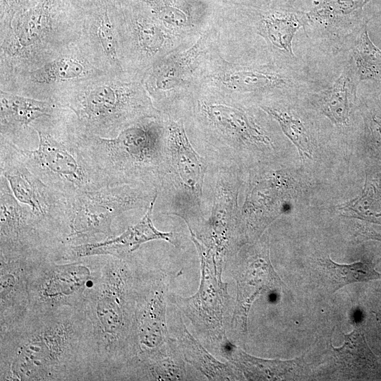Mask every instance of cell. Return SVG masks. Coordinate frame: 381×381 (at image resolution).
<instances>
[{
	"instance_id": "6da1fadb",
	"label": "cell",
	"mask_w": 381,
	"mask_h": 381,
	"mask_svg": "<svg viewBox=\"0 0 381 381\" xmlns=\"http://www.w3.org/2000/svg\"><path fill=\"white\" fill-rule=\"evenodd\" d=\"M0 380H102L92 326L84 310L28 311L0 331Z\"/></svg>"
},
{
	"instance_id": "7a4b0ae2",
	"label": "cell",
	"mask_w": 381,
	"mask_h": 381,
	"mask_svg": "<svg viewBox=\"0 0 381 381\" xmlns=\"http://www.w3.org/2000/svg\"><path fill=\"white\" fill-rule=\"evenodd\" d=\"M95 258L82 308L92 326L102 380H123L137 356L135 314L143 270L130 255Z\"/></svg>"
},
{
	"instance_id": "3957f363",
	"label": "cell",
	"mask_w": 381,
	"mask_h": 381,
	"mask_svg": "<svg viewBox=\"0 0 381 381\" xmlns=\"http://www.w3.org/2000/svg\"><path fill=\"white\" fill-rule=\"evenodd\" d=\"M53 101L67 109L76 131L85 135L112 138L137 121L162 115L144 86L143 76L128 71L82 82Z\"/></svg>"
},
{
	"instance_id": "277c9868",
	"label": "cell",
	"mask_w": 381,
	"mask_h": 381,
	"mask_svg": "<svg viewBox=\"0 0 381 381\" xmlns=\"http://www.w3.org/2000/svg\"><path fill=\"white\" fill-rule=\"evenodd\" d=\"M80 6L75 0H40L0 31V80L34 69L81 35Z\"/></svg>"
},
{
	"instance_id": "5b68a950",
	"label": "cell",
	"mask_w": 381,
	"mask_h": 381,
	"mask_svg": "<svg viewBox=\"0 0 381 381\" xmlns=\"http://www.w3.org/2000/svg\"><path fill=\"white\" fill-rule=\"evenodd\" d=\"M78 133L80 148L109 185L159 188L167 169L162 114L142 119L112 138Z\"/></svg>"
},
{
	"instance_id": "8992f818",
	"label": "cell",
	"mask_w": 381,
	"mask_h": 381,
	"mask_svg": "<svg viewBox=\"0 0 381 381\" xmlns=\"http://www.w3.org/2000/svg\"><path fill=\"white\" fill-rule=\"evenodd\" d=\"M32 129L38 135L37 147L28 150L18 146V152L44 183L66 198L109 185L83 153L64 108L58 116L38 121Z\"/></svg>"
},
{
	"instance_id": "52a82bcc",
	"label": "cell",
	"mask_w": 381,
	"mask_h": 381,
	"mask_svg": "<svg viewBox=\"0 0 381 381\" xmlns=\"http://www.w3.org/2000/svg\"><path fill=\"white\" fill-rule=\"evenodd\" d=\"M157 193L158 188L154 187L119 183L67 198L66 236L61 255L69 248L114 236V221L131 210L148 208Z\"/></svg>"
},
{
	"instance_id": "ba28073f",
	"label": "cell",
	"mask_w": 381,
	"mask_h": 381,
	"mask_svg": "<svg viewBox=\"0 0 381 381\" xmlns=\"http://www.w3.org/2000/svg\"><path fill=\"white\" fill-rule=\"evenodd\" d=\"M0 172L16 198L30 210L44 252L57 259L64 248L67 198L35 175L20 159L18 145L3 138Z\"/></svg>"
},
{
	"instance_id": "9c48e42d",
	"label": "cell",
	"mask_w": 381,
	"mask_h": 381,
	"mask_svg": "<svg viewBox=\"0 0 381 381\" xmlns=\"http://www.w3.org/2000/svg\"><path fill=\"white\" fill-rule=\"evenodd\" d=\"M194 110L202 135L201 148L220 167L234 169L246 151L274 148L272 139L253 117L229 100L204 97Z\"/></svg>"
},
{
	"instance_id": "30bf717a",
	"label": "cell",
	"mask_w": 381,
	"mask_h": 381,
	"mask_svg": "<svg viewBox=\"0 0 381 381\" xmlns=\"http://www.w3.org/2000/svg\"><path fill=\"white\" fill-rule=\"evenodd\" d=\"M165 127L167 169L159 188L170 199L171 214L181 217L187 226L205 219L202 189L207 162L192 145L183 121L163 116Z\"/></svg>"
},
{
	"instance_id": "8fae6325",
	"label": "cell",
	"mask_w": 381,
	"mask_h": 381,
	"mask_svg": "<svg viewBox=\"0 0 381 381\" xmlns=\"http://www.w3.org/2000/svg\"><path fill=\"white\" fill-rule=\"evenodd\" d=\"M200 262V281L197 292L188 297L170 295L182 315L190 322L198 335L219 353L229 341L225 328L229 295L228 284L222 279V270L214 251L190 236Z\"/></svg>"
},
{
	"instance_id": "7c38bea8",
	"label": "cell",
	"mask_w": 381,
	"mask_h": 381,
	"mask_svg": "<svg viewBox=\"0 0 381 381\" xmlns=\"http://www.w3.org/2000/svg\"><path fill=\"white\" fill-rule=\"evenodd\" d=\"M105 74L79 39L40 66L0 80V90L53 101L63 91Z\"/></svg>"
},
{
	"instance_id": "4fadbf2b",
	"label": "cell",
	"mask_w": 381,
	"mask_h": 381,
	"mask_svg": "<svg viewBox=\"0 0 381 381\" xmlns=\"http://www.w3.org/2000/svg\"><path fill=\"white\" fill-rule=\"evenodd\" d=\"M95 256L58 262L33 256L28 273V311L81 307L94 277Z\"/></svg>"
},
{
	"instance_id": "5bb4252c",
	"label": "cell",
	"mask_w": 381,
	"mask_h": 381,
	"mask_svg": "<svg viewBox=\"0 0 381 381\" xmlns=\"http://www.w3.org/2000/svg\"><path fill=\"white\" fill-rule=\"evenodd\" d=\"M217 174L209 218L188 228L190 236L214 251L217 265L223 270L226 262L242 247L238 207L239 185L234 169L220 167Z\"/></svg>"
},
{
	"instance_id": "9a60e30c",
	"label": "cell",
	"mask_w": 381,
	"mask_h": 381,
	"mask_svg": "<svg viewBox=\"0 0 381 381\" xmlns=\"http://www.w3.org/2000/svg\"><path fill=\"white\" fill-rule=\"evenodd\" d=\"M253 243L235 255L238 260L234 273L236 296L230 327L240 341L247 338L248 314L255 301L261 296L275 299L284 286L271 263L268 243Z\"/></svg>"
},
{
	"instance_id": "2e32d148",
	"label": "cell",
	"mask_w": 381,
	"mask_h": 381,
	"mask_svg": "<svg viewBox=\"0 0 381 381\" xmlns=\"http://www.w3.org/2000/svg\"><path fill=\"white\" fill-rule=\"evenodd\" d=\"M121 25L123 67L143 76L155 63L173 52L176 33L151 13L122 4Z\"/></svg>"
},
{
	"instance_id": "e0dca14e",
	"label": "cell",
	"mask_w": 381,
	"mask_h": 381,
	"mask_svg": "<svg viewBox=\"0 0 381 381\" xmlns=\"http://www.w3.org/2000/svg\"><path fill=\"white\" fill-rule=\"evenodd\" d=\"M81 11L80 39L98 66L109 74L125 72L122 5L114 0H75Z\"/></svg>"
},
{
	"instance_id": "ac0fdd59",
	"label": "cell",
	"mask_w": 381,
	"mask_h": 381,
	"mask_svg": "<svg viewBox=\"0 0 381 381\" xmlns=\"http://www.w3.org/2000/svg\"><path fill=\"white\" fill-rule=\"evenodd\" d=\"M169 285V276L166 273L142 272L135 314L137 356L132 363L158 349L170 338L167 321Z\"/></svg>"
},
{
	"instance_id": "d6986e66",
	"label": "cell",
	"mask_w": 381,
	"mask_h": 381,
	"mask_svg": "<svg viewBox=\"0 0 381 381\" xmlns=\"http://www.w3.org/2000/svg\"><path fill=\"white\" fill-rule=\"evenodd\" d=\"M203 34L189 48L164 57L143 75V83L157 110L166 113L172 94L189 82L206 48Z\"/></svg>"
},
{
	"instance_id": "ffe728a7",
	"label": "cell",
	"mask_w": 381,
	"mask_h": 381,
	"mask_svg": "<svg viewBox=\"0 0 381 381\" xmlns=\"http://www.w3.org/2000/svg\"><path fill=\"white\" fill-rule=\"evenodd\" d=\"M0 253L43 254L32 214L0 174Z\"/></svg>"
},
{
	"instance_id": "44dd1931",
	"label": "cell",
	"mask_w": 381,
	"mask_h": 381,
	"mask_svg": "<svg viewBox=\"0 0 381 381\" xmlns=\"http://www.w3.org/2000/svg\"><path fill=\"white\" fill-rule=\"evenodd\" d=\"M35 255L0 253V331L21 321L28 312V273Z\"/></svg>"
},
{
	"instance_id": "7402d4cb",
	"label": "cell",
	"mask_w": 381,
	"mask_h": 381,
	"mask_svg": "<svg viewBox=\"0 0 381 381\" xmlns=\"http://www.w3.org/2000/svg\"><path fill=\"white\" fill-rule=\"evenodd\" d=\"M158 193L152 200L145 215L135 225L128 227L119 236L101 241L79 245L67 249L63 261H73L96 255H112L120 258L129 256L142 244L154 240H164L176 245L172 231L162 232L157 230L152 220V210Z\"/></svg>"
},
{
	"instance_id": "603a6c76",
	"label": "cell",
	"mask_w": 381,
	"mask_h": 381,
	"mask_svg": "<svg viewBox=\"0 0 381 381\" xmlns=\"http://www.w3.org/2000/svg\"><path fill=\"white\" fill-rule=\"evenodd\" d=\"M63 107L52 100L38 99L0 90V138L17 145L32 132L38 121L58 116Z\"/></svg>"
},
{
	"instance_id": "cb8c5ba5",
	"label": "cell",
	"mask_w": 381,
	"mask_h": 381,
	"mask_svg": "<svg viewBox=\"0 0 381 381\" xmlns=\"http://www.w3.org/2000/svg\"><path fill=\"white\" fill-rule=\"evenodd\" d=\"M181 315L179 310L174 311L170 328L185 361L209 380H242L243 376L236 366L216 359L195 339L186 328Z\"/></svg>"
},
{
	"instance_id": "d4e9b609",
	"label": "cell",
	"mask_w": 381,
	"mask_h": 381,
	"mask_svg": "<svg viewBox=\"0 0 381 381\" xmlns=\"http://www.w3.org/2000/svg\"><path fill=\"white\" fill-rule=\"evenodd\" d=\"M219 354L236 366L248 380H283L299 377L304 365L303 356L294 360L263 359L253 356L229 340Z\"/></svg>"
},
{
	"instance_id": "484cf974",
	"label": "cell",
	"mask_w": 381,
	"mask_h": 381,
	"mask_svg": "<svg viewBox=\"0 0 381 381\" xmlns=\"http://www.w3.org/2000/svg\"><path fill=\"white\" fill-rule=\"evenodd\" d=\"M185 362L176 340L170 337L158 349L136 358L125 380H183L186 378Z\"/></svg>"
},
{
	"instance_id": "4316f807",
	"label": "cell",
	"mask_w": 381,
	"mask_h": 381,
	"mask_svg": "<svg viewBox=\"0 0 381 381\" xmlns=\"http://www.w3.org/2000/svg\"><path fill=\"white\" fill-rule=\"evenodd\" d=\"M212 85L234 93L260 92L280 87L285 80L266 70L249 68H226L210 76Z\"/></svg>"
},
{
	"instance_id": "83f0119b",
	"label": "cell",
	"mask_w": 381,
	"mask_h": 381,
	"mask_svg": "<svg viewBox=\"0 0 381 381\" xmlns=\"http://www.w3.org/2000/svg\"><path fill=\"white\" fill-rule=\"evenodd\" d=\"M353 75L351 66L346 68L320 97L318 103L322 112L333 123L344 124L349 121L355 97Z\"/></svg>"
},
{
	"instance_id": "f1b7e54d",
	"label": "cell",
	"mask_w": 381,
	"mask_h": 381,
	"mask_svg": "<svg viewBox=\"0 0 381 381\" xmlns=\"http://www.w3.org/2000/svg\"><path fill=\"white\" fill-rule=\"evenodd\" d=\"M306 20L295 13H274L263 17L258 27L261 35L273 47L294 56L292 42L296 32L304 27Z\"/></svg>"
},
{
	"instance_id": "f546056e",
	"label": "cell",
	"mask_w": 381,
	"mask_h": 381,
	"mask_svg": "<svg viewBox=\"0 0 381 381\" xmlns=\"http://www.w3.org/2000/svg\"><path fill=\"white\" fill-rule=\"evenodd\" d=\"M319 265L331 291L334 292L347 284L381 279L370 261H358L352 264H339L329 257L319 260Z\"/></svg>"
},
{
	"instance_id": "4dcf8cb0",
	"label": "cell",
	"mask_w": 381,
	"mask_h": 381,
	"mask_svg": "<svg viewBox=\"0 0 381 381\" xmlns=\"http://www.w3.org/2000/svg\"><path fill=\"white\" fill-rule=\"evenodd\" d=\"M344 344L342 346H332L337 363L344 370L356 371L372 368L375 364V358L369 349L363 333L355 329L352 332L344 334Z\"/></svg>"
},
{
	"instance_id": "1f68e13d",
	"label": "cell",
	"mask_w": 381,
	"mask_h": 381,
	"mask_svg": "<svg viewBox=\"0 0 381 381\" xmlns=\"http://www.w3.org/2000/svg\"><path fill=\"white\" fill-rule=\"evenodd\" d=\"M339 209L344 216L381 224V187L366 180L361 194Z\"/></svg>"
},
{
	"instance_id": "d6a6232c",
	"label": "cell",
	"mask_w": 381,
	"mask_h": 381,
	"mask_svg": "<svg viewBox=\"0 0 381 381\" xmlns=\"http://www.w3.org/2000/svg\"><path fill=\"white\" fill-rule=\"evenodd\" d=\"M355 69L359 80L381 79V51L370 41L364 25L354 49Z\"/></svg>"
},
{
	"instance_id": "836d02e7",
	"label": "cell",
	"mask_w": 381,
	"mask_h": 381,
	"mask_svg": "<svg viewBox=\"0 0 381 381\" xmlns=\"http://www.w3.org/2000/svg\"><path fill=\"white\" fill-rule=\"evenodd\" d=\"M260 107L278 122L283 133L297 147L300 156L311 158V140L303 123L289 112L279 108L270 106Z\"/></svg>"
},
{
	"instance_id": "e575fe53",
	"label": "cell",
	"mask_w": 381,
	"mask_h": 381,
	"mask_svg": "<svg viewBox=\"0 0 381 381\" xmlns=\"http://www.w3.org/2000/svg\"><path fill=\"white\" fill-rule=\"evenodd\" d=\"M370 0H323L313 10L312 16L320 20L348 16L360 11Z\"/></svg>"
},
{
	"instance_id": "d590c367",
	"label": "cell",
	"mask_w": 381,
	"mask_h": 381,
	"mask_svg": "<svg viewBox=\"0 0 381 381\" xmlns=\"http://www.w3.org/2000/svg\"><path fill=\"white\" fill-rule=\"evenodd\" d=\"M40 0H0V31L8 29L15 16L35 6Z\"/></svg>"
},
{
	"instance_id": "8d00e7d4",
	"label": "cell",
	"mask_w": 381,
	"mask_h": 381,
	"mask_svg": "<svg viewBox=\"0 0 381 381\" xmlns=\"http://www.w3.org/2000/svg\"><path fill=\"white\" fill-rule=\"evenodd\" d=\"M370 128L376 144L381 150V121L375 116L372 117Z\"/></svg>"
},
{
	"instance_id": "74e56055",
	"label": "cell",
	"mask_w": 381,
	"mask_h": 381,
	"mask_svg": "<svg viewBox=\"0 0 381 381\" xmlns=\"http://www.w3.org/2000/svg\"><path fill=\"white\" fill-rule=\"evenodd\" d=\"M365 236L367 239H374L381 241V234L375 232V231H367L365 232Z\"/></svg>"
},
{
	"instance_id": "f35d334b",
	"label": "cell",
	"mask_w": 381,
	"mask_h": 381,
	"mask_svg": "<svg viewBox=\"0 0 381 381\" xmlns=\"http://www.w3.org/2000/svg\"><path fill=\"white\" fill-rule=\"evenodd\" d=\"M114 1L120 5H122L123 2L124 1V0H114Z\"/></svg>"
}]
</instances>
